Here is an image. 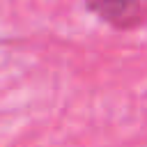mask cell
Listing matches in <instances>:
<instances>
[{
    "instance_id": "cell-1",
    "label": "cell",
    "mask_w": 147,
    "mask_h": 147,
    "mask_svg": "<svg viewBox=\"0 0 147 147\" xmlns=\"http://www.w3.org/2000/svg\"><path fill=\"white\" fill-rule=\"evenodd\" d=\"M87 5L103 21H108L117 28H131L142 16L140 0H90Z\"/></svg>"
}]
</instances>
